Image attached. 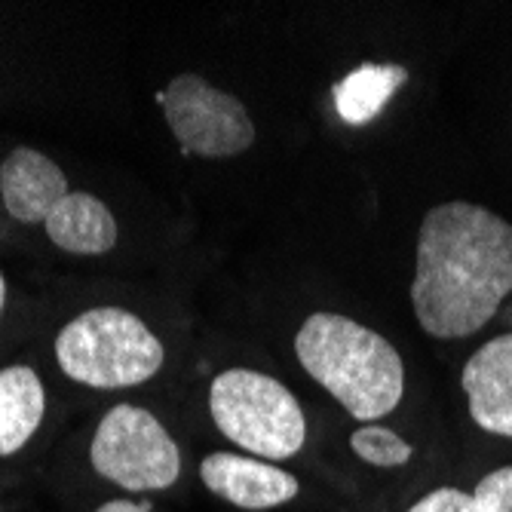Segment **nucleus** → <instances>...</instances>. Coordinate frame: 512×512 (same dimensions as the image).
<instances>
[{"label": "nucleus", "instance_id": "obj_1", "mask_svg": "<svg viewBox=\"0 0 512 512\" xmlns=\"http://www.w3.org/2000/svg\"><path fill=\"white\" fill-rule=\"evenodd\" d=\"M512 295V224L476 203H439L417 230L411 304L430 338H470Z\"/></svg>", "mask_w": 512, "mask_h": 512}, {"label": "nucleus", "instance_id": "obj_2", "mask_svg": "<svg viewBox=\"0 0 512 512\" xmlns=\"http://www.w3.org/2000/svg\"><path fill=\"white\" fill-rule=\"evenodd\" d=\"M295 353L307 375L359 424L381 421L405 396L399 350L350 316H307L295 335Z\"/></svg>", "mask_w": 512, "mask_h": 512}, {"label": "nucleus", "instance_id": "obj_3", "mask_svg": "<svg viewBox=\"0 0 512 512\" xmlns=\"http://www.w3.org/2000/svg\"><path fill=\"white\" fill-rule=\"evenodd\" d=\"M163 359L166 350L145 319L111 304L83 310L56 338V362L65 378L96 390L145 384L163 368Z\"/></svg>", "mask_w": 512, "mask_h": 512}, {"label": "nucleus", "instance_id": "obj_4", "mask_svg": "<svg viewBox=\"0 0 512 512\" xmlns=\"http://www.w3.org/2000/svg\"><path fill=\"white\" fill-rule=\"evenodd\" d=\"M209 414L224 439L270 463L295 457L307 442L301 402L264 371H221L209 387Z\"/></svg>", "mask_w": 512, "mask_h": 512}, {"label": "nucleus", "instance_id": "obj_5", "mask_svg": "<svg viewBox=\"0 0 512 512\" xmlns=\"http://www.w3.org/2000/svg\"><path fill=\"white\" fill-rule=\"evenodd\" d=\"M96 473L123 491H166L181 476V451L148 408L114 405L89 448Z\"/></svg>", "mask_w": 512, "mask_h": 512}, {"label": "nucleus", "instance_id": "obj_6", "mask_svg": "<svg viewBox=\"0 0 512 512\" xmlns=\"http://www.w3.org/2000/svg\"><path fill=\"white\" fill-rule=\"evenodd\" d=\"M157 99L184 154L221 160L255 145V123L246 105L200 74L172 77Z\"/></svg>", "mask_w": 512, "mask_h": 512}, {"label": "nucleus", "instance_id": "obj_7", "mask_svg": "<svg viewBox=\"0 0 512 512\" xmlns=\"http://www.w3.org/2000/svg\"><path fill=\"white\" fill-rule=\"evenodd\" d=\"M203 485L230 506L240 509H273L298 497V479L286 470L273 467L270 460L249 457V454H230L212 451L200 463Z\"/></svg>", "mask_w": 512, "mask_h": 512}, {"label": "nucleus", "instance_id": "obj_8", "mask_svg": "<svg viewBox=\"0 0 512 512\" xmlns=\"http://www.w3.org/2000/svg\"><path fill=\"white\" fill-rule=\"evenodd\" d=\"M460 387L476 427L512 439V332L491 338L467 359Z\"/></svg>", "mask_w": 512, "mask_h": 512}, {"label": "nucleus", "instance_id": "obj_9", "mask_svg": "<svg viewBox=\"0 0 512 512\" xmlns=\"http://www.w3.org/2000/svg\"><path fill=\"white\" fill-rule=\"evenodd\" d=\"M68 194V178L59 163L34 148H16L0 166L4 209L22 224H43Z\"/></svg>", "mask_w": 512, "mask_h": 512}, {"label": "nucleus", "instance_id": "obj_10", "mask_svg": "<svg viewBox=\"0 0 512 512\" xmlns=\"http://www.w3.org/2000/svg\"><path fill=\"white\" fill-rule=\"evenodd\" d=\"M46 237L71 255H105L117 246L120 227L111 209L86 191H71L43 221Z\"/></svg>", "mask_w": 512, "mask_h": 512}, {"label": "nucleus", "instance_id": "obj_11", "mask_svg": "<svg viewBox=\"0 0 512 512\" xmlns=\"http://www.w3.org/2000/svg\"><path fill=\"white\" fill-rule=\"evenodd\" d=\"M46 411V390L28 365L0 368V457L22 451Z\"/></svg>", "mask_w": 512, "mask_h": 512}, {"label": "nucleus", "instance_id": "obj_12", "mask_svg": "<svg viewBox=\"0 0 512 512\" xmlns=\"http://www.w3.org/2000/svg\"><path fill=\"white\" fill-rule=\"evenodd\" d=\"M408 68L393 65V62H365L353 68L341 83L332 86L335 108L344 123L350 126H365L375 120L387 102L408 83Z\"/></svg>", "mask_w": 512, "mask_h": 512}, {"label": "nucleus", "instance_id": "obj_13", "mask_svg": "<svg viewBox=\"0 0 512 512\" xmlns=\"http://www.w3.org/2000/svg\"><path fill=\"white\" fill-rule=\"evenodd\" d=\"M405 512H512V467L491 470L473 491L436 488L414 500Z\"/></svg>", "mask_w": 512, "mask_h": 512}, {"label": "nucleus", "instance_id": "obj_14", "mask_svg": "<svg viewBox=\"0 0 512 512\" xmlns=\"http://www.w3.org/2000/svg\"><path fill=\"white\" fill-rule=\"evenodd\" d=\"M350 448H353V454L359 460L371 463V467H378V470L405 467V463L411 460V454H414V448L399 433H393L390 427H381V424L359 427L350 436Z\"/></svg>", "mask_w": 512, "mask_h": 512}, {"label": "nucleus", "instance_id": "obj_15", "mask_svg": "<svg viewBox=\"0 0 512 512\" xmlns=\"http://www.w3.org/2000/svg\"><path fill=\"white\" fill-rule=\"evenodd\" d=\"M96 512H154L148 503H135V500H108Z\"/></svg>", "mask_w": 512, "mask_h": 512}, {"label": "nucleus", "instance_id": "obj_16", "mask_svg": "<svg viewBox=\"0 0 512 512\" xmlns=\"http://www.w3.org/2000/svg\"><path fill=\"white\" fill-rule=\"evenodd\" d=\"M4 301H7V279L0 273V313H4Z\"/></svg>", "mask_w": 512, "mask_h": 512}]
</instances>
